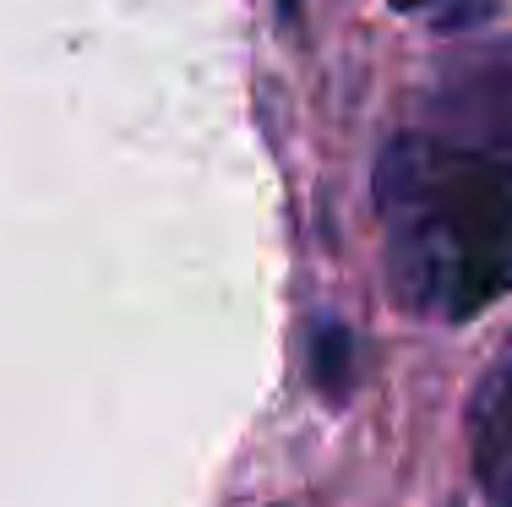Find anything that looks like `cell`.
Returning <instances> with one entry per match:
<instances>
[{
    "mask_svg": "<svg viewBox=\"0 0 512 507\" xmlns=\"http://www.w3.org/2000/svg\"><path fill=\"white\" fill-rule=\"evenodd\" d=\"M376 213L387 284L409 311L469 322L512 289V159L409 131L376 159Z\"/></svg>",
    "mask_w": 512,
    "mask_h": 507,
    "instance_id": "6da1fadb",
    "label": "cell"
},
{
    "mask_svg": "<svg viewBox=\"0 0 512 507\" xmlns=\"http://www.w3.org/2000/svg\"><path fill=\"white\" fill-rule=\"evenodd\" d=\"M431 120L436 137L512 159V39L447 55L431 82Z\"/></svg>",
    "mask_w": 512,
    "mask_h": 507,
    "instance_id": "7a4b0ae2",
    "label": "cell"
},
{
    "mask_svg": "<svg viewBox=\"0 0 512 507\" xmlns=\"http://www.w3.org/2000/svg\"><path fill=\"white\" fill-rule=\"evenodd\" d=\"M469 453L485 502L512 507V355L496 360L469 398Z\"/></svg>",
    "mask_w": 512,
    "mask_h": 507,
    "instance_id": "3957f363",
    "label": "cell"
},
{
    "mask_svg": "<svg viewBox=\"0 0 512 507\" xmlns=\"http://www.w3.org/2000/svg\"><path fill=\"white\" fill-rule=\"evenodd\" d=\"M311 371H316V388L327 398H344L349 377H355V338L344 328H322L311 344Z\"/></svg>",
    "mask_w": 512,
    "mask_h": 507,
    "instance_id": "277c9868",
    "label": "cell"
},
{
    "mask_svg": "<svg viewBox=\"0 0 512 507\" xmlns=\"http://www.w3.org/2000/svg\"><path fill=\"white\" fill-rule=\"evenodd\" d=\"M278 6H284V11H295V6H300V0H278Z\"/></svg>",
    "mask_w": 512,
    "mask_h": 507,
    "instance_id": "5b68a950",
    "label": "cell"
}]
</instances>
